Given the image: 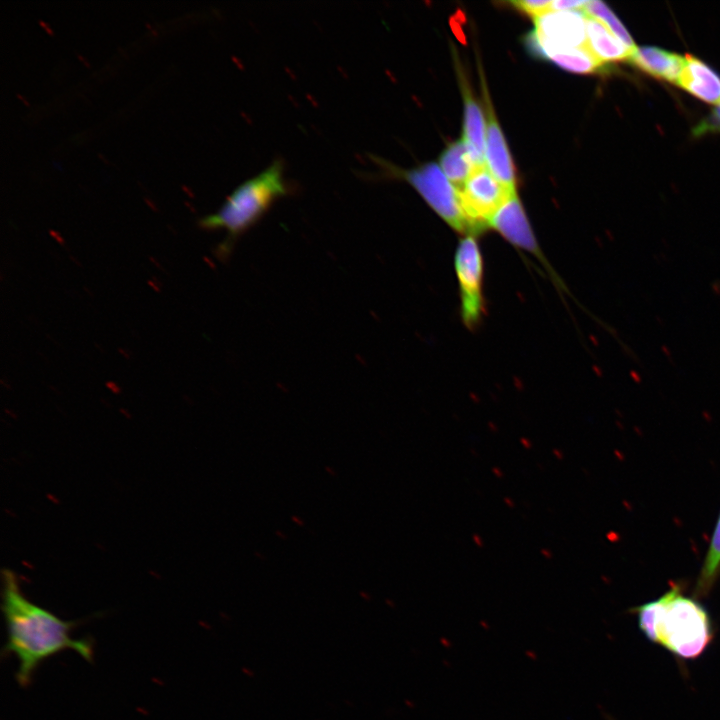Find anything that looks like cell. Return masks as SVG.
<instances>
[{
  "instance_id": "1",
  "label": "cell",
  "mask_w": 720,
  "mask_h": 720,
  "mask_svg": "<svg viewBox=\"0 0 720 720\" xmlns=\"http://www.w3.org/2000/svg\"><path fill=\"white\" fill-rule=\"evenodd\" d=\"M1 581V609L7 628L2 656L14 655L18 659L16 681L21 687L31 684L43 661L64 650H73L86 661H93L92 640L71 636L79 620H63L30 601L13 570L3 568Z\"/></svg>"
},
{
  "instance_id": "2",
  "label": "cell",
  "mask_w": 720,
  "mask_h": 720,
  "mask_svg": "<svg viewBox=\"0 0 720 720\" xmlns=\"http://www.w3.org/2000/svg\"><path fill=\"white\" fill-rule=\"evenodd\" d=\"M640 630L684 659L699 657L712 640L711 621L696 601L671 588L660 598L637 608Z\"/></svg>"
},
{
  "instance_id": "3",
  "label": "cell",
  "mask_w": 720,
  "mask_h": 720,
  "mask_svg": "<svg viewBox=\"0 0 720 720\" xmlns=\"http://www.w3.org/2000/svg\"><path fill=\"white\" fill-rule=\"evenodd\" d=\"M289 193L281 160L241 183L213 214L198 222L206 230L223 229L226 239L219 247L221 255L230 252L233 242L254 226L279 198Z\"/></svg>"
},
{
  "instance_id": "4",
  "label": "cell",
  "mask_w": 720,
  "mask_h": 720,
  "mask_svg": "<svg viewBox=\"0 0 720 720\" xmlns=\"http://www.w3.org/2000/svg\"><path fill=\"white\" fill-rule=\"evenodd\" d=\"M370 158L379 167L380 176L404 179L453 229L461 233L468 230L458 189L451 184L439 165L428 162L403 170L376 155H370Z\"/></svg>"
},
{
  "instance_id": "5",
  "label": "cell",
  "mask_w": 720,
  "mask_h": 720,
  "mask_svg": "<svg viewBox=\"0 0 720 720\" xmlns=\"http://www.w3.org/2000/svg\"><path fill=\"white\" fill-rule=\"evenodd\" d=\"M587 15L583 11H548L534 19L535 28L526 37L534 56L552 51L586 47Z\"/></svg>"
},
{
  "instance_id": "6",
  "label": "cell",
  "mask_w": 720,
  "mask_h": 720,
  "mask_svg": "<svg viewBox=\"0 0 720 720\" xmlns=\"http://www.w3.org/2000/svg\"><path fill=\"white\" fill-rule=\"evenodd\" d=\"M458 192L470 232L487 228L496 211L516 193L504 187L485 165L476 167Z\"/></svg>"
},
{
  "instance_id": "7",
  "label": "cell",
  "mask_w": 720,
  "mask_h": 720,
  "mask_svg": "<svg viewBox=\"0 0 720 720\" xmlns=\"http://www.w3.org/2000/svg\"><path fill=\"white\" fill-rule=\"evenodd\" d=\"M455 270L460 288L462 319L468 328H473L483 312V259L473 234L460 240L455 253Z\"/></svg>"
},
{
  "instance_id": "8",
  "label": "cell",
  "mask_w": 720,
  "mask_h": 720,
  "mask_svg": "<svg viewBox=\"0 0 720 720\" xmlns=\"http://www.w3.org/2000/svg\"><path fill=\"white\" fill-rule=\"evenodd\" d=\"M489 226L515 247L528 251L545 262L517 193L512 194L496 211Z\"/></svg>"
},
{
  "instance_id": "9",
  "label": "cell",
  "mask_w": 720,
  "mask_h": 720,
  "mask_svg": "<svg viewBox=\"0 0 720 720\" xmlns=\"http://www.w3.org/2000/svg\"><path fill=\"white\" fill-rule=\"evenodd\" d=\"M487 107V127L485 140V162L491 174L509 191L516 192V180L510 151L495 118L489 98L485 95Z\"/></svg>"
},
{
  "instance_id": "10",
  "label": "cell",
  "mask_w": 720,
  "mask_h": 720,
  "mask_svg": "<svg viewBox=\"0 0 720 720\" xmlns=\"http://www.w3.org/2000/svg\"><path fill=\"white\" fill-rule=\"evenodd\" d=\"M677 85L706 103L720 105V76L692 55L685 56Z\"/></svg>"
},
{
  "instance_id": "11",
  "label": "cell",
  "mask_w": 720,
  "mask_h": 720,
  "mask_svg": "<svg viewBox=\"0 0 720 720\" xmlns=\"http://www.w3.org/2000/svg\"><path fill=\"white\" fill-rule=\"evenodd\" d=\"M629 60L642 72L675 84L685 63V57L651 46L636 47Z\"/></svg>"
},
{
  "instance_id": "12",
  "label": "cell",
  "mask_w": 720,
  "mask_h": 720,
  "mask_svg": "<svg viewBox=\"0 0 720 720\" xmlns=\"http://www.w3.org/2000/svg\"><path fill=\"white\" fill-rule=\"evenodd\" d=\"M464 99V137L472 161L476 167L485 165V118L481 107L472 95L463 76L460 79Z\"/></svg>"
},
{
  "instance_id": "13",
  "label": "cell",
  "mask_w": 720,
  "mask_h": 720,
  "mask_svg": "<svg viewBox=\"0 0 720 720\" xmlns=\"http://www.w3.org/2000/svg\"><path fill=\"white\" fill-rule=\"evenodd\" d=\"M586 46L602 63L617 62L630 59L633 51L612 34L601 22L587 16Z\"/></svg>"
},
{
  "instance_id": "14",
  "label": "cell",
  "mask_w": 720,
  "mask_h": 720,
  "mask_svg": "<svg viewBox=\"0 0 720 720\" xmlns=\"http://www.w3.org/2000/svg\"><path fill=\"white\" fill-rule=\"evenodd\" d=\"M439 163L445 176L457 189L464 185L476 168L463 139L447 146Z\"/></svg>"
},
{
  "instance_id": "15",
  "label": "cell",
  "mask_w": 720,
  "mask_h": 720,
  "mask_svg": "<svg viewBox=\"0 0 720 720\" xmlns=\"http://www.w3.org/2000/svg\"><path fill=\"white\" fill-rule=\"evenodd\" d=\"M558 67L573 73L587 74L600 70L603 64L586 47L552 51L543 56Z\"/></svg>"
},
{
  "instance_id": "16",
  "label": "cell",
  "mask_w": 720,
  "mask_h": 720,
  "mask_svg": "<svg viewBox=\"0 0 720 720\" xmlns=\"http://www.w3.org/2000/svg\"><path fill=\"white\" fill-rule=\"evenodd\" d=\"M720 574V515L716 523L709 548L699 573L696 592L699 596L706 595Z\"/></svg>"
},
{
  "instance_id": "17",
  "label": "cell",
  "mask_w": 720,
  "mask_h": 720,
  "mask_svg": "<svg viewBox=\"0 0 720 720\" xmlns=\"http://www.w3.org/2000/svg\"><path fill=\"white\" fill-rule=\"evenodd\" d=\"M587 16L601 22L612 34L621 40L626 46L635 49L636 46L630 36L628 30L622 22L610 10V8L601 1H587L582 10Z\"/></svg>"
},
{
  "instance_id": "18",
  "label": "cell",
  "mask_w": 720,
  "mask_h": 720,
  "mask_svg": "<svg viewBox=\"0 0 720 720\" xmlns=\"http://www.w3.org/2000/svg\"><path fill=\"white\" fill-rule=\"evenodd\" d=\"M515 8L533 16L534 18L550 11L551 1L548 0H519L511 1Z\"/></svg>"
},
{
  "instance_id": "19",
  "label": "cell",
  "mask_w": 720,
  "mask_h": 720,
  "mask_svg": "<svg viewBox=\"0 0 720 720\" xmlns=\"http://www.w3.org/2000/svg\"><path fill=\"white\" fill-rule=\"evenodd\" d=\"M587 1L555 0L551 1V11H582Z\"/></svg>"
},
{
  "instance_id": "20",
  "label": "cell",
  "mask_w": 720,
  "mask_h": 720,
  "mask_svg": "<svg viewBox=\"0 0 720 720\" xmlns=\"http://www.w3.org/2000/svg\"><path fill=\"white\" fill-rule=\"evenodd\" d=\"M715 112H716V113H715V117H716L715 119L720 123V105H719L718 109H717Z\"/></svg>"
}]
</instances>
